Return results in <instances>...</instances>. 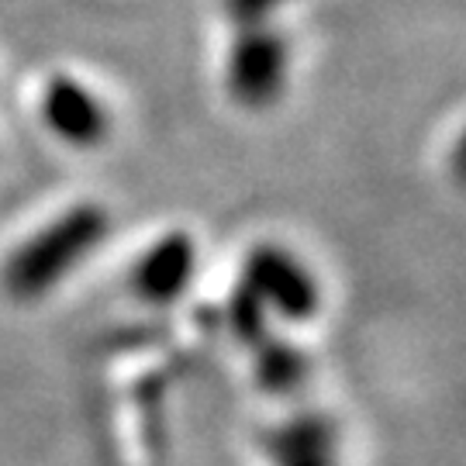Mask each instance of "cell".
<instances>
[{
    "label": "cell",
    "mask_w": 466,
    "mask_h": 466,
    "mask_svg": "<svg viewBox=\"0 0 466 466\" xmlns=\"http://www.w3.org/2000/svg\"><path fill=\"white\" fill-rule=\"evenodd\" d=\"M107 228H111V218L100 204H76L59 218H52L46 228L25 238L4 259V269H0L4 290L15 300L46 298L97 249Z\"/></svg>",
    "instance_id": "obj_1"
},
{
    "label": "cell",
    "mask_w": 466,
    "mask_h": 466,
    "mask_svg": "<svg viewBox=\"0 0 466 466\" xmlns=\"http://www.w3.org/2000/svg\"><path fill=\"white\" fill-rule=\"evenodd\" d=\"M287 73H290V46L277 28L269 25L238 28L225 63V86L238 107L263 111L277 104L287 90Z\"/></svg>",
    "instance_id": "obj_2"
},
{
    "label": "cell",
    "mask_w": 466,
    "mask_h": 466,
    "mask_svg": "<svg viewBox=\"0 0 466 466\" xmlns=\"http://www.w3.org/2000/svg\"><path fill=\"white\" fill-rule=\"evenodd\" d=\"M242 283L259 298L267 311H277L287 321H308L321 308V290H318L311 269L283 246L252 249Z\"/></svg>",
    "instance_id": "obj_3"
},
{
    "label": "cell",
    "mask_w": 466,
    "mask_h": 466,
    "mask_svg": "<svg viewBox=\"0 0 466 466\" xmlns=\"http://www.w3.org/2000/svg\"><path fill=\"white\" fill-rule=\"evenodd\" d=\"M42 121L69 149H97L111 132L104 100L76 76L56 73L42 90Z\"/></svg>",
    "instance_id": "obj_4"
},
{
    "label": "cell",
    "mask_w": 466,
    "mask_h": 466,
    "mask_svg": "<svg viewBox=\"0 0 466 466\" xmlns=\"http://www.w3.org/2000/svg\"><path fill=\"white\" fill-rule=\"evenodd\" d=\"M198 269V249L187 232H167L135 263L132 287L146 304H173L184 294Z\"/></svg>",
    "instance_id": "obj_5"
},
{
    "label": "cell",
    "mask_w": 466,
    "mask_h": 466,
    "mask_svg": "<svg viewBox=\"0 0 466 466\" xmlns=\"http://www.w3.org/2000/svg\"><path fill=\"white\" fill-rule=\"evenodd\" d=\"M269 456L277 466H335L332 425L318 415L294 418L269 435Z\"/></svg>",
    "instance_id": "obj_6"
},
{
    "label": "cell",
    "mask_w": 466,
    "mask_h": 466,
    "mask_svg": "<svg viewBox=\"0 0 466 466\" xmlns=\"http://www.w3.org/2000/svg\"><path fill=\"white\" fill-rule=\"evenodd\" d=\"M259 360H256V377L267 387L269 394H287L294 390L304 373H308V360L304 352L294 350L290 342H280V339H259Z\"/></svg>",
    "instance_id": "obj_7"
},
{
    "label": "cell",
    "mask_w": 466,
    "mask_h": 466,
    "mask_svg": "<svg viewBox=\"0 0 466 466\" xmlns=\"http://www.w3.org/2000/svg\"><path fill=\"white\" fill-rule=\"evenodd\" d=\"M228 315H232V329H235V335H238V339H246V342H259V339H263L267 308L259 304V298L252 294L246 283H238V287H235Z\"/></svg>",
    "instance_id": "obj_8"
},
{
    "label": "cell",
    "mask_w": 466,
    "mask_h": 466,
    "mask_svg": "<svg viewBox=\"0 0 466 466\" xmlns=\"http://www.w3.org/2000/svg\"><path fill=\"white\" fill-rule=\"evenodd\" d=\"M290 0H221L225 15L235 28H256V25H269V17L280 7H287Z\"/></svg>",
    "instance_id": "obj_9"
}]
</instances>
